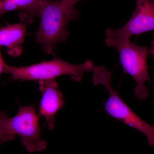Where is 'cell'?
<instances>
[{
  "label": "cell",
  "instance_id": "1",
  "mask_svg": "<svg viewBox=\"0 0 154 154\" xmlns=\"http://www.w3.org/2000/svg\"><path fill=\"white\" fill-rule=\"evenodd\" d=\"M79 13L74 7L60 1L40 0L38 16L41 22L36 41L42 45L44 52L53 55V49L58 42H65L68 37L67 26L76 19Z\"/></svg>",
  "mask_w": 154,
  "mask_h": 154
},
{
  "label": "cell",
  "instance_id": "2",
  "mask_svg": "<svg viewBox=\"0 0 154 154\" xmlns=\"http://www.w3.org/2000/svg\"><path fill=\"white\" fill-rule=\"evenodd\" d=\"M105 43L107 46L118 51L124 72L130 75L136 83L134 94L137 98L141 101L146 99L149 91L145 83L151 82L147 64L148 48L137 45L125 37H107Z\"/></svg>",
  "mask_w": 154,
  "mask_h": 154
},
{
  "label": "cell",
  "instance_id": "3",
  "mask_svg": "<svg viewBox=\"0 0 154 154\" xmlns=\"http://www.w3.org/2000/svg\"><path fill=\"white\" fill-rule=\"evenodd\" d=\"M92 72L93 84L96 86L102 85L108 92L109 98L105 104V111L111 117L143 134L149 145L154 146V126L136 114L113 89L111 85L112 72L102 66H94Z\"/></svg>",
  "mask_w": 154,
  "mask_h": 154
},
{
  "label": "cell",
  "instance_id": "4",
  "mask_svg": "<svg viewBox=\"0 0 154 154\" xmlns=\"http://www.w3.org/2000/svg\"><path fill=\"white\" fill-rule=\"evenodd\" d=\"M93 62L88 60L80 64H73L60 58L23 67L11 66L7 65L6 72L11 75L14 80L21 81H40L55 79L56 77L69 75L76 82L82 81L86 72L93 71Z\"/></svg>",
  "mask_w": 154,
  "mask_h": 154
},
{
  "label": "cell",
  "instance_id": "5",
  "mask_svg": "<svg viewBox=\"0 0 154 154\" xmlns=\"http://www.w3.org/2000/svg\"><path fill=\"white\" fill-rule=\"evenodd\" d=\"M39 119L34 105L20 107L17 114L9 118L11 132L20 137L22 145L29 152L42 151L47 147V142L40 137Z\"/></svg>",
  "mask_w": 154,
  "mask_h": 154
},
{
  "label": "cell",
  "instance_id": "6",
  "mask_svg": "<svg viewBox=\"0 0 154 154\" xmlns=\"http://www.w3.org/2000/svg\"><path fill=\"white\" fill-rule=\"evenodd\" d=\"M154 30V0H136V8L131 18L123 27L107 29V37H125Z\"/></svg>",
  "mask_w": 154,
  "mask_h": 154
},
{
  "label": "cell",
  "instance_id": "7",
  "mask_svg": "<svg viewBox=\"0 0 154 154\" xmlns=\"http://www.w3.org/2000/svg\"><path fill=\"white\" fill-rule=\"evenodd\" d=\"M42 98L38 110V116L45 119L50 130L55 126L56 114L62 108L65 102L55 79L38 81Z\"/></svg>",
  "mask_w": 154,
  "mask_h": 154
},
{
  "label": "cell",
  "instance_id": "8",
  "mask_svg": "<svg viewBox=\"0 0 154 154\" xmlns=\"http://www.w3.org/2000/svg\"><path fill=\"white\" fill-rule=\"evenodd\" d=\"M26 24L23 23L0 26V48L5 46L11 56L16 57L22 53V44L24 43Z\"/></svg>",
  "mask_w": 154,
  "mask_h": 154
},
{
  "label": "cell",
  "instance_id": "9",
  "mask_svg": "<svg viewBox=\"0 0 154 154\" xmlns=\"http://www.w3.org/2000/svg\"><path fill=\"white\" fill-rule=\"evenodd\" d=\"M40 0H0V16L9 11L21 10L22 21L30 22L33 17L38 16Z\"/></svg>",
  "mask_w": 154,
  "mask_h": 154
},
{
  "label": "cell",
  "instance_id": "10",
  "mask_svg": "<svg viewBox=\"0 0 154 154\" xmlns=\"http://www.w3.org/2000/svg\"><path fill=\"white\" fill-rule=\"evenodd\" d=\"M9 118L5 111H0V146L6 142L13 140L16 137L9 128Z\"/></svg>",
  "mask_w": 154,
  "mask_h": 154
},
{
  "label": "cell",
  "instance_id": "11",
  "mask_svg": "<svg viewBox=\"0 0 154 154\" xmlns=\"http://www.w3.org/2000/svg\"><path fill=\"white\" fill-rule=\"evenodd\" d=\"M7 64L4 61L0 51V75L6 72V67Z\"/></svg>",
  "mask_w": 154,
  "mask_h": 154
},
{
  "label": "cell",
  "instance_id": "12",
  "mask_svg": "<svg viewBox=\"0 0 154 154\" xmlns=\"http://www.w3.org/2000/svg\"><path fill=\"white\" fill-rule=\"evenodd\" d=\"M54 1H60V2L67 5L71 6V7H74L75 5L78 2L82 1V0H54Z\"/></svg>",
  "mask_w": 154,
  "mask_h": 154
},
{
  "label": "cell",
  "instance_id": "13",
  "mask_svg": "<svg viewBox=\"0 0 154 154\" xmlns=\"http://www.w3.org/2000/svg\"><path fill=\"white\" fill-rule=\"evenodd\" d=\"M149 53H150L154 57V40L152 42L151 45L149 50Z\"/></svg>",
  "mask_w": 154,
  "mask_h": 154
}]
</instances>
